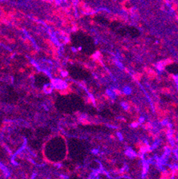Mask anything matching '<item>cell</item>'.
I'll return each mask as SVG.
<instances>
[{"label":"cell","mask_w":178,"mask_h":179,"mask_svg":"<svg viewBox=\"0 0 178 179\" xmlns=\"http://www.w3.org/2000/svg\"><path fill=\"white\" fill-rule=\"evenodd\" d=\"M173 176L175 179L178 178V167L173 169Z\"/></svg>","instance_id":"6da1fadb"}]
</instances>
